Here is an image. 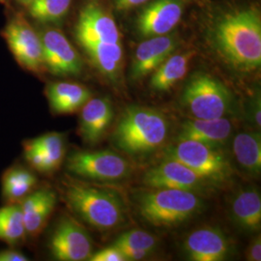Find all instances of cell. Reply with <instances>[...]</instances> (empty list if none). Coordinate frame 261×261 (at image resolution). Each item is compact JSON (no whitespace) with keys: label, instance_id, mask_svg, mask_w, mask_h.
<instances>
[{"label":"cell","instance_id":"8","mask_svg":"<svg viewBox=\"0 0 261 261\" xmlns=\"http://www.w3.org/2000/svg\"><path fill=\"white\" fill-rule=\"evenodd\" d=\"M2 36L21 68L38 75L44 72L46 67L39 33L22 16L15 15L10 19Z\"/></svg>","mask_w":261,"mask_h":261},{"label":"cell","instance_id":"24","mask_svg":"<svg viewBox=\"0 0 261 261\" xmlns=\"http://www.w3.org/2000/svg\"><path fill=\"white\" fill-rule=\"evenodd\" d=\"M234 157L246 171L257 175L261 170V138L258 133L241 132L232 141Z\"/></svg>","mask_w":261,"mask_h":261},{"label":"cell","instance_id":"21","mask_svg":"<svg viewBox=\"0 0 261 261\" xmlns=\"http://www.w3.org/2000/svg\"><path fill=\"white\" fill-rule=\"evenodd\" d=\"M195 50L171 55L152 73L150 86L156 91H167L180 82L188 73Z\"/></svg>","mask_w":261,"mask_h":261},{"label":"cell","instance_id":"36","mask_svg":"<svg viewBox=\"0 0 261 261\" xmlns=\"http://www.w3.org/2000/svg\"><path fill=\"white\" fill-rule=\"evenodd\" d=\"M11 0H0V3H3V4H8Z\"/></svg>","mask_w":261,"mask_h":261},{"label":"cell","instance_id":"18","mask_svg":"<svg viewBox=\"0 0 261 261\" xmlns=\"http://www.w3.org/2000/svg\"><path fill=\"white\" fill-rule=\"evenodd\" d=\"M232 124L221 117L215 119H194L185 122L178 135V140H196L220 148L231 136Z\"/></svg>","mask_w":261,"mask_h":261},{"label":"cell","instance_id":"20","mask_svg":"<svg viewBox=\"0 0 261 261\" xmlns=\"http://www.w3.org/2000/svg\"><path fill=\"white\" fill-rule=\"evenodd\" d=\"M79 44L102 75L113 82L119 80L123 66L121 43L108 44L99 42H82Z\"/></svg>","mask_w":261,"mask_h":261},{"label":"cell","instance_id":"3","mask_svg":"<svg viewBox=\"0 0 261 261\" xmlns=\"http://www.w3.org/2000/svg\"><path fill=\"white\" fill-rule=\"evenodd\" d=\"M168 121L155 109L133 106L120 116L112 139L114 144L129 155L147 154L167 140Z\"/></svg>","mask_w":261,"mask_h":261},{"label":"cell","instance_id":"5","mask_svg":"<svg viewBox=\"0 0 261 261\" xmlns=\"http://www.w3.org/2000/svg\"><path fill=\"white\" fill-rule=\"evenodd\" d=\"M182 103L196 119H215L230 112L232 95L221 81L199 72L189 80L182 94Z\"/></svg>","mask_w":261,"mask_h":261},{"label":"cell","instance_id":"13","mask_svg":"<svg viewBox=\"0 0 261 261\" xmlns=\"http://www.w3.org/2000/svg\"><path fill=\"white\" fill-rule=\"evenodd\" d=\"M143 183L153 189H178L196 193L209 182L182 163L167 159L157 167L150 168L143 176Z\"/></svg>","mask_w":261,"mask_h":261},{"label":"cell","instance_id":"23","mask_svg":"<svg viewBox=\"0 0 261 261\" xmlns=\"http://www.w3.org/2000/svg\"><path fill=\"white\" fill-rule=\"evenodd\" d=\"M234 222L247 231H257L261 225V197L255 190L239 192L231 203Z\"/></svg>","mask_w":261,"mask_h":261},{"label":"cell","instance_id":"26","mask_svg":"<svg viewBox=\"0 0 261 261\" xmlns=\"http://www.w3.org/2000/svg\"><path fill=\"white\" fill-rule=\"evenodd\" d=\"M73 0H33L28 6V14L40 22H57L64 19Z\"/></svg>","mask_w":261,"mask_h":261},{"label":"cell","instance_id":"4","mask_svg":"<svg viewBox=\"0 0 261 261\" xmlns=\"http://www.w3.org/2000/svg\"><path fill=\"white\" fill-rule=\"evenodd\" d=\"M202 200L195 192L178 189H154L137 198L142 219L157 227L182 224L199 212Z\"/></svg>","mask_w":261,"mask_h":261},{"label":"cell","instance_id":"16","mask_svg":"<svg viewBox=\"0 0 261 261\" xmlns=\"http://www.w3.org/2000/svg\"><path fill=\"white\" fill-rule=\"evenodd\" d=\"M113 119L112 102L108 98H91L81 109L79 134L84 142L96 144L102 140Z\"/></svg>","mask_w":261,"mask_h":261},{"label":"cell","instance_id":"32","mask_svg":"<svg viewBox=\"0 0 261 261\" xmlns=\"http://www.w3.org/2000/svg\"><path fill=\"white\" fill-rule=\"evenodd\" d=\"M247 259L250 261L261 260V240L260 236L254 238L251 243L249 248L247 249Z\"/></svg>","mask_w":261,"mask_h":261},{"label":"cell","instance_id":"9","mask_svg":"<svg viewBox=\"0 0 261 261\" xmlns=\"http://www.w3.org/2000/svg\"><path fill=\"white\" fill-rule=\"evenodd\" d=\"M48 249L56 260H88L93 253V244L82 224L72 217L62 216L50 234Z\"/></svg>","mask_w":261,"mask_h":261},{"label":"cell","instance_id":"6","mask_svg":"<svg viewBox=\"0 0 261 261\" xmlns=\"http://www.w3.org/2000/svg\"><path fill=\"white\" fill-rule=\"evenodd\" d=\"M167 159L182 163L208 182H223L232 173L231 165L222 150L196 140H178L168 148Z\"/></svg>","mask_w":261,"mask_h":261},{"label":"cell","instance_id":"19","mask_svg":"<svg viewBox=\"0 0 261 261\" xmlns=\"http://www.w3.org/2000/svg\"><path fill=\"white\" fill-rule=\"evenodd\" d=\"M46 96L56 114H71L80 111L92 98L91 91L83 84L56 82L48 84Z\"/></svg>","mask_w":261,"mask_h":261},{"label":"cell","instance_id":"14","mask_svg":"<svg viewBox=\"0 0 261 261\" xmlns=\"http://www.w3.org/2000/svg\"><path fill=\"white\" fill-rule=\"evenodd\" d=\"M178 38L172 34L147 38L137 47L130 67L135 81L152 74L177 48Z\"/></svg>","mask_w":261,"mask_h":261},{"label":"cell","instance_id":"30","mask_svg":"<svg viewBox=\"0 0 261 261\" xmlns=\"http://www.w3.org/2000/svg\"><path fill=\"white\" fill-rule=\"evenodd\" d=\"M88 260L90 261H125L122 252L115 246L103 248L98 252L92 253Z\"/></svg>","mask_w":261,"mask_h":261},{"label":"cell","instance_id":"22","mask_svg":"<svg viewBox=\"0 0 261 261\" xmlns=\"http://www.w3.org/2000/svg\"><path fill=\"white\" fill-rule=\"evenodd\" d=\"M36 175L22 166H13L2 175V196L7 204H19L37 186Z\"/></svg>","mask_w":261,"mask_h":261},{"label":"cell","instance_id":"1","mask_svg":"<svg viewBox=\"0 0 261 261\" xmlns=\"http://www.w3.org/2000/svg\"><path fill=\"white\" fill-rule=\"evenodd\" d=\"M215 53L230 68L250 74L261 65V16L255 7H242L218 16L208 29Z\"/></svg>","mask_w":261,"mask_h":261},{"label":"cell","instance_id":"11","mask_svg":"<svg viewBox=\"0 0 261 261\" xmlns=\"http://www.w3.org/2000/svg\"><path fill=\"white\" fill-rule=\"evenodd\" d=\"M186 0H154L140 12L137 29L141 37L169 34L182 19Z\"/></svg>","mask_w":261,"mask_h":261},{"label":"cell","instance_id":"10","mask_svg":"<svg viewBox=\"0 0 261 261\" xmlns=\"http://www.w3.org/2000/svg\"><path fill=\"white\" fill-rule=\"evenodd\" d=\"M44 64L56 75H77L83 71V60L65 35L55 28H45L39 33Z\"/></svg>","mask_w":261,"mask_h":261},{"label":"cell","instance_id":"15","mask_svg":"<svg viewBox=\"0 0 261 261\" xmlns=\"http://www.w3.org/2000/svg\"><path fill=\"white\" fill-rule=\"evenodd\" d=\"M184 250L191 260L222 261L229 252V243L221 229L205 227L187 237Z\"/></svg>","mask_w":261,"mask_h":261},{"label":"cell","instance_id":"7","mask_svg":"<svg viewBox=\"0 0 261 261\" xmlns=\"http://www.w3.org/2000/svg\"><path fill=\"white\" fill-rule=\"evenodd\" d=\"M68 171L79 177L114 182L130 174L127 160L112 151H77L67 159Z\"/></svg>","mask_w":261,"mask_h":261},{"label":"cell","instance_id":"27","mask_svg":"<svg viewBox=\"0 0 261 261\" xmlns=\"http://www.w3.org/2000/svg\"><path fill=\"white\" fill-rule=\"evenodd\" d=\"M30 141L45 154L54 171L61 166L66 153L65 138L62 134L47 133Z\"/></svg>","mask_w":261,"mask_h":261},{"label":"cell","instance_id":"34","mask_svg":"<svg viewBox=\"0 0 261 261\" xmlns=\"http://www.w3.org/2000/svg\"><path fill=\"white\" fill-rule=\"evenodd\" d=\"M148 0H115L116 8L122 11L133 9L146 3Z\"/></svg>","mask_w":261,"mask_h":261},{"label":"cell","instance_id":"12","mask_svg":"<svg viewBox=\"0 0 261 261\" xmlns=\"http://www.w3.org/2000/svg\"><path fill=\"white\" fill-rule=\"evenodd\" d=\"M75 34L79 43H121V35L115 20L96 2L87 3L81 11Z\"/></svg>","mask_w":261,"mask_h":261},{"label":"cell","instance_id":"29","mask_svg":"<svg viewBox=\"0 0 261 261\" xmlns=\"http://www.w3.org/2000/svg\"><path fill=\"white\" fill-rule=\"evenodd\" d=\"M23 150L24 158L28 161V165L34 170L41 173H50L54 171L45 154L30 140L23 142Z\"/></svg>","mask_w":261,"mask_h":261},{"label":"cell","instance_id":"25","mask_svg":"<svg viewBox=\"0 0 261 261\" xmlns=\"http://www.w3.org/2000/svg\"><path fill=\"white\" fill-rule=\"evenodd\" d=\"M28 235L19 204L0 208V241L15 247L27 240Z\"/></svg>","mask_w":261,"mask_h":261},{"label":"cell","instance_id":"2","mask_svg":"<svg viewBox=\"0 0 261 261\" xmlns=\"http://www.w3.org/2000/svg\"><path fill=\"white\" fill-rule=\"evenodd\" d=\"M61 194L68 208L98 230H111L125 221L123 201L114 192L66 176L61 181Z\"/></svg>","mask_w":261,"mask_h":261},{"label":"cell","instance_id":"28","mask_svg":"<svg viewBox=\"0 0 261 261\" xmlns=\"http://www.w3.org/2000/svg\"><path fill=\"white\" fill-rule=\"evenodd\" d=\"M157 239L149 232L133 229L122 233L112 244L117 248H129L134 250H147L153 252L157 246Z\"/></svg>","mask_w":261,"mask_h":261},{"label":"cell","instance_id":"17","mask_svg":"<svg viewBox=\"0 0 261 261\" xmlns=\"http://www.w3.org/2000/svg\"><path fill=\"white\" fill-rule=\"evenodd\" d=\"M56 204V193L49 189L34 190L19 203L28 237L35 238L43 231Z\"/></svg>","mask_w":261,"mask_h":261},{"label":"cell","instance_id":"31","mask_svg":"<svg viewBox=\"0 0 261 261\" xmlns=\"http://www.w3.org/2000/svg\"><path fill=\"white\" fill-rule=\"evenodd\" d=\"M117 248V247H116ZM122 252L123 256L125 257V260L137 261L144 259L146 256H148L151 251L147 250H134L129 248H118Z\"/></svg>","mask_w":261,"mask_h":261},{"label":"cell","instance_id":"33","mask_svg":"<svg viewBox=\"0 0 261 261\" xmlns=\"http://www.w3.org/2000/svg\"><path fill=\"white\" fill-rule=\"evenodd\" d=\"M27 255L23 253L10 249V250H3L0 251V261H28Z\"/></svg>","mask_w":261,"mask_h":261},{"label":"cell","instance_id":"35","mask_svg":"<svg viewBox=\"0 0 261 261\" xmlns=\"http://www.w3.org/2000/svg\"><path fill=\"white\" fill-rule=\"evenodd\" d=\"M17 1H18V3H19L20 5L28 7V5H29L33 0H17Z\"/></svg>","mask_w":261,"mask_h":261}]
</instances>
